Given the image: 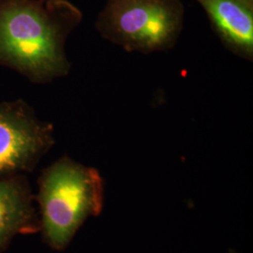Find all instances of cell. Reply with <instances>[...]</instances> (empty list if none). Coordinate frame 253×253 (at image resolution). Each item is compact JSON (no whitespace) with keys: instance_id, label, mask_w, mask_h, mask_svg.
<instances>
[{"instance_id":"1","label":"cell","mask_w":253,"mask_h":253,"mask_svg":"<svg viewBox=\"0 0 253 253\" xmlns=\"http://www.w3.org/2000/svg\"><path fill=\"white\" fill-rule=\"evenodd\" d=\"M82 21L69 0H0V66L35 84L66 77V44Z\"/></svg>"},{"instance_id":"2","label":"cell","mask_w":253,"mask_h":253,"mask_svg":"<svg viewBox=\"0 0 253 253\" xmlns=\"http://www.w3.org/2000/svg\"><path fill=\"white\" fill-rule=\"evenodd\" d=\"M38 199L46 242L62 251L88 217L100 214L104 183L95 168L63 157L42 173Z\"/></svg>"},{"instance_id":"3","label":"cell","mask_w":253,"mask_h":253,"mask_svg":"<svg viewBox=\"0 0 253 253\" xmlns=\"http://www.w3.org/2000/svg\"><path fill=\"white\" fill-rule=\"evenodd\" d=\"M184 21L183 0H105L95 27L126 52L147 54L172 49Z\"/></svg>"},{"instance_id":"4","label":"cell","mask_w":253,"mask_h":253,"mask_svg":"<svg viewBox=\"0 0 253 253\" xmlns=\"http://www.w3.org/2000/svg\"><path fill=\"white\" fill-rule=\"evenodd\" d=\"M54 145V125L27 102L0 101V177L33 170Z\"/></svg>"},{"instance_id":"5","label":"cell","mask_w":253,"mask_h":253,"mask_svg":"<svg viewBox=\"0 0 253 253\" xmlns=\"http://www.w3.org/2000/svg\"><path fill=\"white\" fill-rule=\"evenodd\" d=\"M211 28L231 53L253 59V0H197Z\"/></svg>"},{"instance_id":"6","label":"cell","mask_w":253,"mask_h":253,"mask_svg":"<svg viewBox=\"0 0 253 253\" xmlns=\"http://www.w3.org/2000/svg\"><path fill=\"white\" fill-rule=\"evenodd\" d=\"M33 220L27 183L19 175L0 177V250L14 235L32 229Z\"/></svg>"}]
</instances>
